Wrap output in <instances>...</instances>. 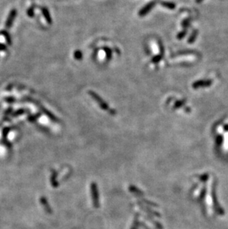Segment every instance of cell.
<instances>
[{
  "label": "cell",
  "instance_id": "3957f363",
  "mask_svg": "<svg viewBox=\"0 0 228 229\" xmlns=\"http://www.w3.org/2000/svg\"><path fill=\"white\" fill-rule=\"evenodd\" d=\"M161 5H162L163 7L167 8L168 9H174L176 8V5L173 2H161Z\"/></svg>",
  "mask_w": 228,
  "mask_h": 229
},
{
  "label": "cell",
  "instance_id": "7a4b0ae2",
  "mask_svg": "<svg viewBox=\"0 0 228 229\" xmlns=\"http://www.w3.org/2000/svg\"><path fill=\"white\" fill-rule=\"evenodd\" d=\"M155 5H156L155 1H152L150 2L147 3L146 5L144 6V7H143L139 11V12H138V16H139V17H144V16L147 15L148 13L150 12V11L154 8Z\"/></svg>",
  "mask_w": 228,
  "mask_h": 229
},
{
  "label": "cell",
  "instance_id": "5b68a950",
  "mask_svg": "<svg viewBox=\"0 0 228 229\" xmlns=\"http://www.w3.org/2000/svg\"><path fill=\"white\" fill-rule=\"evenodd\" d=\"M105 50V53H106V56H107V60H110L111 59V57H112V52H111V50L109 48H104Z\"/></svg>",
  "mask_w": 228,
  "mask_h": 229
},
{
  "label": "cell",
  "instance_id": "6da1fadb",
  "mask_svg": "<svg viewBox=\"0 0 228 229\" xmlns=\"http://www.w3.org/2000/svg\"><path fill=\"white\" fill-rule=\"evenodd\" d=\"M89 94H90V97H92V98L94 100L96 101V102L98 103V105H99L100 108H102V109L105 110H110V108H109V105H108V104L106 103V102H105L101 98V97H99V96L98 95V94H96V93L93 92V91H88Z\"/></svg>",
  "mask_w": 228,
  "mask_h": 229
},
{
  "label": "cell",
  "instance_id": "52a82bcc",
  "mask_svg": "<svg viewBox=\"0 0 228 229\" xmlns=\"http://www.w3.org/2000/svg\"><path fill=\"white\" fill-rule=\"evenodd\" d=\"M196 1H197V2H200L201 0H196Z\"/></svg>",
  "mask_w": 228,
  "mask_h": 229
},
{
  "label": "cell",
  "instance_id": "8992f818",
  "mask_svg": "<svg viewBox=\"0 0 228 229\" xmlns=\"http://www.w3.org/2000/svg\"><path fill=\"white\" fill-rule=\"evenodd\" d=\"M162 57H163V56H162L161 54L156 56V57H154V58L152 59V62H154V63H158V62H159L161 60H162Z\"/></svg>",
  "mask_w": 228,
  "mask_h": 229
},
{
  "label": "cell",
  "instance_id": "277c9868",
  "mask_svg": "<svg viewBox=\"0 0 228 229\" xmlns=\"http://www.w3.org/2000/svg\"><path fill=\"white\" fill-rule=\"evenodd\" d=\"M82 53L80 51H76L74 53V57L76 60H81L82 59Z\"/></svg>",
  "mask_w": 228,
  "mask_h": 229
}]
</instances>
